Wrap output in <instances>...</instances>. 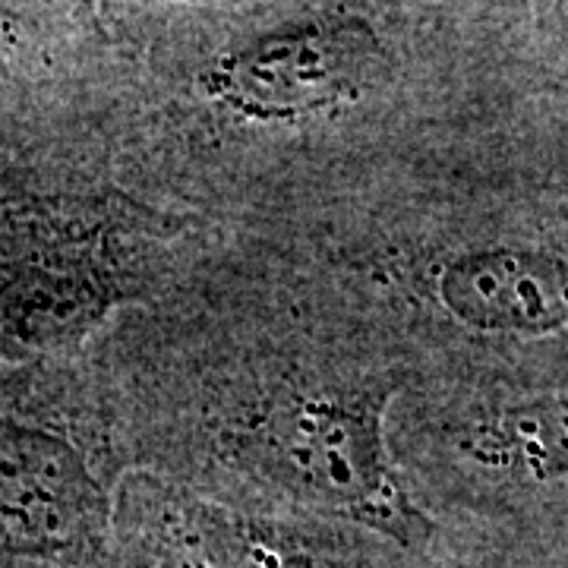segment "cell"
Here are the masks:
<instances>
[{
  "label": "cell",
  "instance_id": "cell-1",
  "mask_svg": "<svg viewBox=\"0 0 568 568\" xmlns=\"http://www.w3.org/2000/svg\"><path fill=\"white\" fill-rule=\"evenodd\" d=\"M392 386L369 376H287L227 414V465L294 506L414 544L426 518L388 448Z\"/></svg>",
  "mask_w": 568,
  "mask_h": 568
},
{
  "label": "cell",
  "instance_id": "cell-2",
  "mask_svg": "<svg viewBox=\"0 0 568 568\" xmlns=\"http://www.w3.org/2000/svg\"><path fill=\"white\" fill-rule=\"evenodd\" d=\"M386 73L376 29L351 13H316L224 48L205 67L212 102L246 123H304L366 99Z\"/></svg>",
  "mask_w": 568,
  "mask_h": 568
},
{
  "label": "cell",
  "instance_id": "cell-7",
  "mask_svg": "<svg viewBox=\"0 0 568 568\" xmlns=\"http://www.w3.org/2000/svg\"><path fill=\"white\" fill-rule=\"evenodd\" d=\"M190 3H237V0H190Z\"/></svg>",
  "mask_w": 568,
  "mask_h": 568
},
{
  "label": "cell",
  "instance_id": "cell-3",
  "mask_svg": "<svg viewBox=\"0 0 568 568\" xmlns=\"http://www.w3.org/2000/svg\"><path fill=\"white\" fill-rule=\"evenodd\" d=\"M114 503L89 452L63 429L0 417V547L73 559L102 544Z\"/></svg>",
  "mask_w": 568,
  "mask_h": 568
},
{
  "label": "cell",
  "instance_id": "cell-5",
  "mask_svg": "<svg viewBox=\"0 0 568 568\" xmlns=\"http://www.w3.org/2000/svg\"><path fill=\"white\" fill-rule=\"evenodd\" d=\"M145 508V568H325L304 537L244 511L164 493Z\"/></svg>",
  "mask_w": 568,
  "mask_h": 568
},
{
  "label": "cell",
  "instance_id": "cell-4",
  "mask_svg": "<svg viewBox=\"0 0 568 568\" xmlns=\"http://www.w3.org/2000/svg\"><path fill=\"white\" fill-rule=\"evenodd\" d=\"M448 323L489 338L568 332V237H484L448 246L424 272Z\"/></svg>",
  "mask_w": 568,
  "mask_h": 568
},
{
  "label": "cell",
  "instance_id": "cell-6",
  "mask_svg": "<svg viewBox=\"0 0 568 568\" xmlns=\"http://www.w3.org/2000/svg\"><path fill=\"white\" fill-rule=\"evenodd\" d=\"M462 465L506 484H568V383L470 405L452 426Z\"/></svg>",
  "mask_w": 568,
  "mask_h": 568
}]
</instances>
